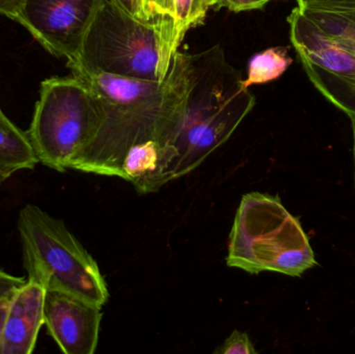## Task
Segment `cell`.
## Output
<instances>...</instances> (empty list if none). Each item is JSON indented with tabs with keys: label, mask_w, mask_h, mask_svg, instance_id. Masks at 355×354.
Returning a JSON list of instances; mask_svg holds the SVG:
<instances>
[{
	"label": "cell",
	"mask_w": 355,
	"mask_h": 354,
	"mask_svg": "<svg viewBox=\"0 0 355 354\" xmlns=\"http://www.w3.org/2000/svg\"><path fill=\"white\" fill-rule=\"evenodd\" d=\"M100 123L99 105L83 81L50 78L41 83L26 134L39 163L64 172L93 141Z\"/></svg>",
	"instance_id": "cell-5"
},
{
	"label": "cell",
	"mask_w": 355,
	"mask_h": 354,
	"mask_svg": "<svg viewBox=\"0 0 355 354\" xmlns=\"http://www.w3.org/2000/svg\"><path fill=\"white\" fill-rule=\"evenodd\" d=\"M0 126L3 127H12L15 126L10 120H8V116L2 112L1 108H0Z\"/></svg>",
	"instance_id": "cell-25"
},
{
	"label": "cell",
	"mask_w": 355,
	"mask_h": 354,
	"mask_svg": "<svg viewBox=\"0 0 355 354\" xmlns=\"http://www.w3.org/2000/svg\"><path fill=\"white\" fill-rule=\"evenodd\" d=\"M214 353L217 354H256L258 351L254 349L250 337L246 333L235 330L231 336L218 347Z\"/></svg>",
	"instance_id": "cell-16"
},
{
	"label": "cell",
	"mask_w": 355,
	"mask_h": 354,
	"mask_svg": "<svg viewBox=\"0 0 355 354\" xmlns=\"http://www.w3.org/2000/svg\"><path fill=\"white\" fill-rule=\"evenodd\" d=\"M157 6L160 17L175 27V0H157Z\"/></svg>",
	"instance_id": "cell-21"
},
{
	"label": "cell",
	"mask_w": 355,
	"mask_h": 354,
	"mask_svg": "<svg viewBox=\"0 0 355 354\" xmlns=\"http://www.w3.org/2000/svg\"><path fill=\"white\" fill-rule=\"evenodd\" d=\"M39 163L26 132L15 125L0 126V168L12 176L22 170H33Z\"/></svg>",
	"instance_id": "cell-12"
},
{
	"label": "cell",
	"mask_w": 355,
	"mask_h": 354,
	"mask_svg": "<svg viewBox=\"0 0 355 354\" xmlns=\"http://www.w3.org/2000/svg\"><path fill=\"white\" fill-rule=\"evenodd\" d=\"M103 0H21L12 20L56 57L72 62Z\"/></svg>",
	"instance_id": "cell-6"
},
{
	"label": "cell",
	"mask_w": 355,
	"mask_h": 354,
	"mask_svg": "<svg viewBox=\"0 0 355 354\" xmlns=\"http://www.w3.org/2000/svg\"><path fill=\"white\" fill-rule=\"evenodd\" d=\"M143 2L144 12H145L146 20L150 21V22L160 23V24L166 25V26L172 27L174 29L175 27L173 23L168 22V21L164 20L160 17L159 12H158L157 0H141ZM175 37V35H174Z\"/></svg>",
	"instance_id": "cell-19"
},
{
	"label": "cell",
	"mask_w": 355,
	"mask_h": 354,
	"mask_svg": "<svg viewBox=\"0 0 355 354\" xmlns=\"http://www.w3.org/2000/svg\"><path fill=\"white\" fill-rule=\"evenodd\" d=\"M287 20L290 39L300 60L335 77L355 94V60L352 54L298 6L293 8Z\"/></svg>",
	"instance_id": "cell-8"
},
{
	"label": "cell",
	"mask_w": 355,
	"mask_h": 354,
	"mask_svg": "<svg viewBox=\"0 0 355 354\" xmlns=\"http://www.w3.org/2000/svg\"><path fill=\"white\" fill-rule=\"evenodd\" d=\"M300 62L315 87L334 105L347 114L349 118L355 116V94L352 93L341 81L331 75L329 74L331 77V83H329L327 79L323 78L316 67L306 60Z\"/></svg>",
	"instance_id": "cell-14"
},
{
	"label": "cell",
	"mask_w": 355,
	"mask_h": 354,
	"mask_svg": "<svg viewBox=\"0 0 355 354\" xmlns=\"http://www.w3.org/2000/svg\"><path fill=\"white\" fill-rule=\"evenodd\" d=\"M214 2H215V0H211V4H212V6H214Z\"/></svg>",
	"instance_id": "cell-28"
},
{
	"label": "cell",
	"mask_w": 355,
	"mask_h": 354,
	"mask_svg": "<svg viewBox=\"0 0 355 354\" xmlns=\"http://www.w3.org/2000/svg\"><path fill=\"white\" fill-rule=\"evenodd\" d=\"M10 177V174H8V172H4L3 170L0 168V187H1V185L3 184V183L6 182Z\"/></svg>",
	"instance_id": "cell-26"
},
{
	"label": "cell",
	"mask_w": 355,
	"mask_h": 354,
	"mask_svg": "<svg viewBox=\"0 0 355 354\" xmlns=\"http://www.w3.org/2000/svg\"><path fill=\"white\" fill-rule=\"evenodd\" d=\"M112 1L118 4L122 10L128 12L131 16L141 19V20L147 21L146 20L145 12H144L141 0H112Z\"/></svg>",
	"instance_id": "cell-20"
},
{
	"label": "cell",
	"mask_w": 355,
	"mask_h": 354,
	"mask_svg": "<svg viewBox=\"0 0 355 354\" xmlns=\"http://www.w3.org/2000/svg\"><path fill=\"white\" fill-rule=\"evenodd\" d=\"M297 6L334 35L355 60V6L304 3Z\"/></svg>",
	"instance_id": "cell-11"
},
{
	"label": "cell",
	"mask_w": 355,
	"mask_h": 354,
	"mask_svg": "<svg viewBox=\"0 0 355 354\" xmlns=\"http://www.w3.org/2000/svg\"><path fill=\"white\" fill-rule=\"evenodd\" d=\"M27 281L46 291L70 293L102 308L107 285L97 262L64 222L37 205L24 206L17 222Z\"/></svg>",
	"instance_id": "cell-4"
},
{
	"label": "cell",
	"mask_w": 355,
	"mask_h": 354,
	"mask_svg": "<svg viewBox=\"0 0 355 354\" xmlns=\"http://www.w3.org/2000/svg\"><path fill=\"white\" fill-rule=\"evenodd\" d=\"M10 299L12 297L0 299V346H1L2 335H3L4 324H6Z\"/></svg>",
	"instance_id": "cell-23"
},
{
	"label": "cell",
	"mask_w": 355,
	"mask_h": 354,
	"mask_svg": "<svg viewBox=\"0 0 355 354\" xmlns=\"http://www.w3.org/2000/svg\"><path fill=\"white\" fill-rule=\"evenodd\" d=\"M293 60L287 47H272L254 54L248 64V78L242 80L244 89L254 85H263L279 78L289 68Z\"/></svg>",
	"instance_id": "cell-13"
},
{
	"label": "cell",
	"mask_w": 355,
	"mask_h": 354,
	"mask_svg": "<svg viewBox=\"0 0 355 354\" xmlns=\"http://www.w3.org/2000/svg\"><path fill=\"white\" fill-rule=\"evenodd\" d=\"M352 129H354V183H355V116H352Z\"/></svg>",
	"instance_id": "cell-27"
},
{
	"label": "cell",
	"mask_w": 355,
	"mask_h": 354,
	"mask_svg": "<svg viewBox=\"0 0 355 354\" xmlns=\"http://www.w3.org/2000/svg\"><path fill=\"white\" fill-rule=\"evenodd\" d=\"M164 147L155 141L133 145L123 160L120 178L135 185L139 193L159 191Z\"/></svg>",
	"instance_id": "cell-10"
},
{
	"label": "cell",
	"mask_w": 355,
	"mask_h": 354,
	"mask_svg": "<svg viewBox=\"0 0 355 354\" xmlns=\"http://www.w3.org/2000/svg\"><path fill=\"white\" fill-rule=\"evenodd\" d=\"M177 51L172 27L135 18L103 0L78 56L68 66L72 72L162 81Z\"/></svg>",
	"instance_id": "cell-2"
},
{
	"label": "cell",
	"mask_w": 355,
	"mask_h": 354,
	"mask_svg": "<svg viewBox=\"0 0 355 354\" xmlns=\"http://www.w3.org/2000/svg\"><path fill=\"white\" fill-rule=\"evenodd\" d=\"M211 0H175V47L179 50L186 33L204 22Z\"/></svg>",
	"instance_id": "cell-15"
},
{
	"label": "cell",
	"mask_w": 355,
	"mask_h": 354,
	"mask_svg": "<svg viewBox=\"0 0 355 354\" xmlns=\"http://www.w3.org/2000/svg\"><path fill=\"white\" fill-rule=\"evenodd\" d=\"M227 264L252 274L298 276L316 265V259L304 229L279 197L250 193L236 213Z\"/></svg>",
	"instance_id": "cell-3"
},
{
	"label": "cell",
	"mask_w": 355,
	"mask_h": 354,
	"mask_svg": "<svg viewBox=\"0 0 355 354\" xmlns=\"http://www.w3.org/2000/svg\"><path fill=\"white\" fill-rule=\"evenodd\" d=\"M102 308L70 293L48 290L44 324L66 354H93L99 340Z\"/></svg>",
	"instance_id": "cell-7"
},
{
	"label": "cell",
	"mask_w": 355,
	"mask_h": 354,
	"mask_svg": "<svg viewBox=\"0 0 355 354\" xmlns=\"http://www.w3.org/2000/svg\"><path fill=\"white\" fill-rule=\"evenodd\" d=\"M72 74L93 94L101 123L71 168L101 176L120 177L123 160L133 145L155 141L164 148L172 141L193 83L191 56L179 50L162 81L85 71Z\"/></svg>",
	"instance_id": "cell-1"
},
{
	"label": "cell",
	"mask_w": 355,
	"mask_h": 354,
	"mask_svg": "<svg viewBox=\"0 0 355 354\" xmlns=\"http://www.w3.org/2000/svg\"><path fill=\"white\" fill-rule=\"evenodd\" d=\"M21 0H0V14L12 18Z\"/></svg>",
	"instance_id": "cell-22"
},
{
	"label": "cell",
	"mask_w": 355,
	"mask_h": 354,
	"mask_svg": "<svg viewBox=\"0 0 355 354\" xmlns=\"http://www.w3.org/2000/svg\"><path fill=\"white\" fill-rule=\"evenodd\" d=\"M268 0H215L214 6H225L233 12L259 10L268 3Z\"/></svg>",
	"instance_id": "cell-18"
},
{
	"label": "cell",
	"mask_w": 355,
	"mask_h": 354,
	"mask_svg": "<svg viewBox=\"0 0 355 354\" xmlns=\"http://www.w3.org/2000/svg\"><path fill=\"white\" fill-rule=\"evenodd\" d=\"M297 4L322 3L341 4V6H355V0H295Z\"/></svg>",
	"instance_id": "cell-24"
},
{
	"label": "cell",
	"mask_w": 355,
	"mask_h": 354,
	"mask_svg": "<svg viewBox=\"0 0 355 354\" xmlns=\"http://www.w3.org/2000/svg\"><path fill=\"white\" fill-rule=\"evenodd\" d=\"M46 290L27 281L10 301L0 354H31L44 324Z\"/></svg>",
	"instance_id": "cell-9"
},
{
	"label": "cell",
	"mask_w": 355,
	"mask_h": 354,
	"mask_svg": "<svg viewBox=\"0 0 355 354\" xmlns=\"http://www.w3.org/2000/svg\"><path fill=\"white\" fill-rule=\"evenodd\" d=\"M268 1H272V0H268Z\"/></svg>",
	"instance_id": "cell-29"
},
{
	"label": "cell",
	"mask_w": 355,
	"mask_h": 354,
	"mask_svg": "<svg viewBox=\"0 0 355 354\" xmlns=\"http://www.w3.org/2000/svg\"><path fill=\"white\" fill-rule=\"evenodd\" d=\"M26 282L24 278L12 276L0 268V299L12 297Z\"/></svg>",
	"instance_id": "cell-17"
}]
</instances>
